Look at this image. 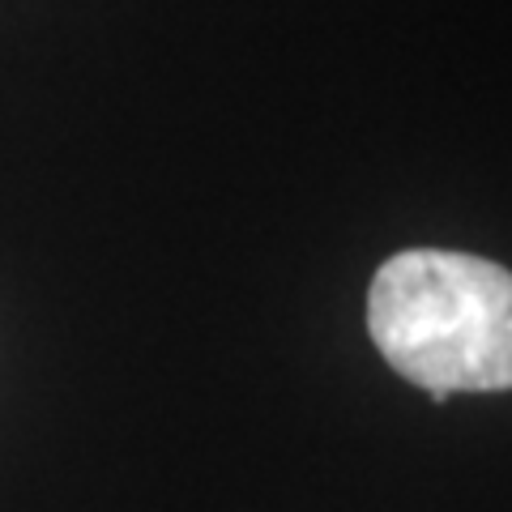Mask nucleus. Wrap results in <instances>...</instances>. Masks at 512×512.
Listing matches in <instances>:
<instances>
[{"label": "nucleus", "instance_id": "1", "mask_svg": "<svg viewBox=\"0 0 512 512\" xmlns=\"http://www.w3.org/2000/svg\"><path fill=\"white\" fill-rule=\"evenodd\" d=\"M367 333L431 402L512 389V274L470 252L406 248L376 269Z\"/></svg>", "mask_w": 512, "mask_h": 512}]
</instances>
